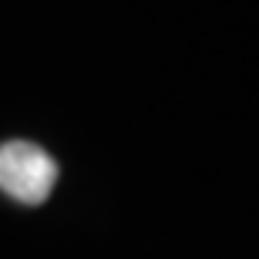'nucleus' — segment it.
Listing matches in <instances>:
<instances>
[{
    "mask_svg": "<svg viewBox=\"0 0 259 259\" xmlns=\"http://www.w3.org/2000/svg\"><path fill=\"white\" fill-rule=\"evenodd\" d=\"M58 182V162L30 142L0 145V189L24 205H40Z\"/></svg>",
    "mask_w": 259,
    "mask_h": 259,
    "instance_id": "obj_1",
    "label": "nucleus"
}]
</instances>
